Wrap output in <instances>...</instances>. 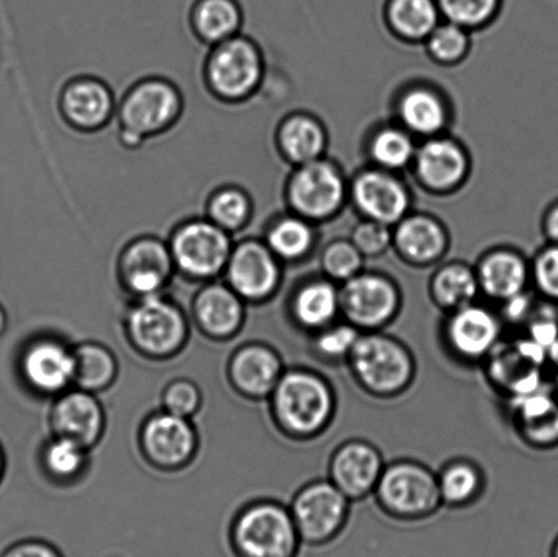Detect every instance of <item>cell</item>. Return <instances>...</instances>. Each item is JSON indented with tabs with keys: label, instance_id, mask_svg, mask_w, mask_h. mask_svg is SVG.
Returning <instances> with one entry per match:
<instances>
[{
	"label": "cell",
	"instance_id": "cell-47",
	"mask_svg": "<svg viewBox=\"0 0 558 557\" xmlns=\"http://www.w3.org/2000/svg\"><path fill=\"white\" fill-rule=\"evenodd\" d=\"M464 47H466V38L456 26L440 27L430 38L432 52L440 59H456L463 52Z\"/></svg>",
	"mask_w": 558,
	"mask_h": 557
},
{
	"label": "cell",
	"instance_id": "cell-55",
	"mask_svg": "<svg viewBox=\"0 0 558 557\" xmlns=\"http://www.w3.org/2000/svg\"><path fill=\"white\" fill-rule=\"evenodd\" d=\"M551 385H554L555 390L558 392V368L555 370L554 380H551Z\"/></svg>",
	"mask_w": 558,
	"mask_h": 557
},
{
	"label": "cell",
	"instance_id": "cell-45",
	"mask_svg": "<svg viewBox=\"0 0 558 557\" xmlns=\"http://www.w3.org/2000/svg\"><path fill=\"white\" fill-rule=\"evenodd\" d=\"M441 8L458 24L474 25L488 19L496 0H440Z\"/></svg>",
	"mask_w": 558,
	"mask_h": 557
},
{
	"label": "cell",
	"instance_id": "cell-39",
	"mask_svg": "<svg viewBox=\"0 0 558 557\" xmlns=\"http://www.w3.org/2000/svg\"><path fill=\"white\" fill-rule=\"evenodd\" d=\"M85 450L76 441L57 436L44 451V463L54 477L70 479L84 468Z\"/></svg>",
	"mask_w": 558,
	"mask_h": 557
},
{
	"label": "cell",
	"instance_id": "cell-18",
	"mask_svg": "<svg viewBox=\"0 0 558 557\" xmlns=\"http://www.w3.org/2000/svg\"><path fill=\"white\" fill-rule=\"evenodd\" d=\"M510 414L519 438L534 450L558 446V395L543 389L511 403Z\"/></svg>",
	"mask_w": 558,
	"mask_h": 557
},
{
	"label": "cell",
	"instance_id": "cell-28",
	"mask_svg": "<svg viewBox=\"0 0 558 557\" xmlns=\"http://www.w3.org/2000/svg\"><path fill=\"white\" fill-rule=\"evenodd\" d=\"M437 484L442 506L464 509L483 496L485 476L477 463L466 458H457L440 469L437 473Z\"/></svg>",
	"mask_w": 558,
	"mask_h": 557
},
{
	"label": "cell",
	"instance_id": "cell-4",
	"mask_svg": "<svg viewBox=\"0 0 558 557\" xmlns=\"http://www.w3.org/2000/svg\"><path fill=\"white\" fill-rule=\"evenodd\" d=\"M374 498L386 516L403 522L428 520L442 507L437 473L414 460L386 463Z\"/></svg>",
	"mask_w": 558,
	"mask_h": 557
},
{
	"label": "cell",
	"instance_id": "cell-5",
	"mask_svg": "<svg viewBox=\"0 0 558 557\" xmlns=\"http://www.w3.org/2000/svg\"><path fill=\"white\" fill-rule=\"evenodd\" d=\"M264 76V58L256 43L242 35L210 47L204 63V82L216 100L239 106L248 100Z\"/></svg>",
	"mask_w": 558,
	"mask_h": 557
},
{
	"label": "cell",
	"instance_id": "cell-1",
	"mask_svg": "<svg viewBox=\"0 0 558 557\" xmlns=\"http://www.w3.org/2000/svg\"><path fill=\"white\" fill-rule=\"evenodd\" d=\"M270 398L278 427L295 440L319 438L336 417V391L330 380L314 370L284 371Z\"/></svg>",
	"mask_w": 558,
	"mask_h": 557
},
{
	"label": "cell",
	"instance_id": "cell-14",
	"mask_svg": "<svg viewBox=\"0 0 558 557\" xmlns=\"http://www.w3.org/2000/svg\"><path fill=\"white\" fill-rule=\"evenodd\" d=\"M118 267L124 286L141 298L160 294L177 270L168 242L155 234L131 239L120 251Z\"/></svg>",
	"mask_w": 558,
	"mask_h": 557
},
{
	"label": "cell",
	"instance_id": "cell-53",
	"mask_svg": "<svg viewBox=\"0 0 558 557\" xmlns=\"http://www.w3.org/2000/svg\"><path fill=\"white\" fill-rule=\"evenodd\" d=\"M548 365L558 368V341L548 349Z\"/></svg>",
	"mask_w": 558,
	"mask_h": 557
},
{
	"label": "cell",
	"instance_id": "cell-30",
	"mask_svg": "<svg viewBox=\"0 0 558 557\" xmlns=\"http://www.w3.org/2000/svg\"><path fill=\"white\" fill-rule=\"evenodd\" d=\"M253 209V199L242 185L222 184L207 196L205 217L233 237L248 226Z\"/></svg>",
	"mask_w": 558,
	"mask_h": 557
},
{
	"label": "cell",
	"instance_id": "cell-9",
	"mask_svg": "<svg viewBox=\"0 0 558 557\" xmlns=\"http://www.w3.org/2000/svg\"><path fill=\"white\" fill-rule=\"evenodd\" d=\"M485 374L507 400L529 395L548 384L544 370L548 365V349L522 336L505 341L486 358Z\"/></svg>",
	"mask_w": 558,
	"mask_h": 557
},
{
	"label": "cell",
	"instance_id": "cell-41",
	"mask_svg": "<svg viewBox=\"0 0 558 557\" xmlns=\"http://www.w3.org/2000/svg\"><path fill=\"white\" fill-rule=\"evenodd\" d=\"M524 336L549 349L558 341V304L546 302L537 304L532 318L523 327Z\"/></svg>",
	"mask_w": 558,
	"mask_h": 557
},
{
	"label": "cell",
	"instance_id": "cell-52",
	"mask_svg": "<svg viewBox=\"0 0 558 557\" xmlns=\"http://www.w3.org/2000/svg\"><path fill=\"white\" fill-rule=\"evenodd\" d=\"M10 318L8 308L3 304L2 300H0V338L5 335V331L9 330Z\"/></svg>",
	"mask_w": 558,
	"mask_h": 557
},
{
	"label": "cell",
	"instance_id": "cell-54",
	"mask_svg": "<svg viewBox=\"0 0 558 557\" xmlns=\"http://www.w3.org/2000/svg\"><path fill=\"white\" fill-rule=\"evenodd\" d=\"M550 557H558V534L557 537L555 538L554 544H551Z\"/></svg>",
	"mask_w": 558,
	"mask_h": 557
},
{
	"label": "cell",
	"instance_id": "cell-33",
	"mask_svg": "<svg viewBox=\"0 0 558 557\" xmlns=\"http://www.w3.org/2000/svg\"><path fill=\"white\" fill-rule=\"evenodd\" d=\"M74 354V382L81 390L106 389L117 376V360L107 348L97 343H84Z\"/></svg>",
	"mask_w": 558,
	"mask_h": 557
},
{
	"label": "cell",
	"instance_id": "cell-50",
	"mask_svg": "<svg viewBox=\"0 0 558 557\" xmlns=\"http://www.w3.org/2000/svg\"><path fill=\"white\" fill-rule=\"evenodd\" d=\"M5 472H8V449L3 440L0 439V485H2Z\"/></svg>",
	"mask_w": 558,
	"mask_h": 557
},
{
	"label": "cell",
	"instance_id": "cell-21",
	"mask_svg": "<svg viewBox=\"0 0 558 557\" xmlns=\"http://www.w3.org/2000/svg\"><path fill=\"white\" fill-rule=\"evenodd\" d=\"M295 210L308 217H325L342 201V182L325 164H308L300 169L289 189Z\"/></svg>",
	"mask_w": 558,
	"mask_h": 557
},
{
	"label": "cell",
	"instance_id": "cell-16",
	"mask_svg": "<svg viewBox=\"0 0 558 557\" xmlns=\"http://www.w3.org/2000/svg\"><path fill=\"white\" fill-rule=\"evenodd\" d=\"M226 273L229 287L253 302L271 298L281 280L277 256L266 243L251 239L233 245Z\"/></svg>",
	"mask_w": 558,
	"mask_h": 557
},
{
	"label": "cell",
	"instance_id": "cell-19",
	"mask_svg": "<svg viewBox=\"0 0 558 557\" xmlns=\"http://www.w3.org/2000/svg\"><path fill=\"white\" fill-rule=\"evenodd\" d=\"M142 444L153 462L173 468L182 465L193 457L196 436L189 419L166 412L157 414L146 423Z\"/></svg>",
	"mask_w": 558,
	"mask_h": 557
},
{
	"label": "cell",
	"instance_id": "cell-29",
	"mask_svg": "<svg viewBox=\"0 0 558 557\" xmlns=\"http://www.w3.org/2000/svg\"><path fill=\"white\" fill-rule=\"evenodd\" d=\"M429 292L435 307L445 314L477 302L481 294L477 275L463 265H450L437 271Z\"/></svg>",
	"mask_w": 558,
	"mask_h": 557
},
{
	"label": "cell",
	"instance_id": "cell-37",
	"mask_svg": "<svg viewBox=\"0 0 558 557\" xmlns=\"http://www.w3.org/2000/svg\"><path fill=\"white\" fill-rule=\"evenodd\" d=\"M402 117L410 129L429 134L445 123V111L439 100L428 92L410 93L402 102Z\"/></svg>",
	"mask_w": 558,
	"mask_h": 557
},
{
	"label": "cell",
	"instance_id": "cell-23",
	"mask_svg": "<svg viewBox=\"0 0 558 557\" xmlns=\"http://www.w3.org/2000/svg\"><path fill=\"white\" fill-rule=\"evenodd\" d=\"M289 311L294 324L310 335L336 324L341 319L337 283L330 280L304 283L290 300Z\"/></svg>",
	"mask_w": 558,
	"mask_h": 557
},
{
	"label": "cell",
	"instance_id": "cell-24",
	"mask_svg": "<svg viewBox=\"0 0 558 557\" xmlns=\"http://www.w3.org/2000/svg\"><path fill=\"white\" fill-rule=\"evenodd\" d=\"M189 20L196 40L210 48L242 33L244 13L240 0H194Z\"/></svg>",
	"mask_w": 558,
	"mask_h": 557
},
{
	"label": "cell",
	"instance_id": "cell-42",
	"mask_svg": "<svg viewBox=\"0 0 558 557\" xmlns=\"http://www.w3.org/2000/svg\"><path fill=\"white\" fill-rule=\"evenodd\" d=\"M533 281L545 302L558 304V244L539 254L533 267Z\"/></svg>",
	"mask_w": 558,
	"mask_h": 557
},
{
	"label": "cell",
	"instance_id": "cell-27",
	"mask_svg": "<svg viewBox=\"0 0 558 557\" xmlns=\"http://www.w3.org/2000/svg\"><path fill=\"white\" fill-rule=\"evenodd\" d=\"M354 194L361 209L380 222L396 221L407 210L408 198L401 184L385 174H364L355 184Z\"/></svg>",
	"mask_w": 558,
	"mask_h": 557
},
{
	"label": "cell",
	"instance_id": "cell-31",
	"mask_svg": "<svg viewBox=\"0 0 558 557\" xmlns=\"http://www.w3.org/2000/svg\"><path fill=\"white\" fill-rule=\"evenodd\" d=\"M418 171L432 187H450L462 178L464 171L462 153L450 142H430L420 152Z\"/></svg>",
	"mask_w": 558,
	"mask_h": 557
},
{
	"label": "cell",
	"instance_id": "cell-20",
	"mask_svg": "<svg viewBox=\"0 0 558 557\" xmlns=\"http://www.w3.org/2000/svg\"><path fill=\"white\" fill-rule=\"evenodd\" d=\"M53 433L87 449L96 444L104 429L100 402L92 392L81 390L60 397L52 409Z\"/></svg>",
	"mask_w": 558,
	"mask_h": 557
},
{
	"label": "cell",
	"instance_id": "cell-25",
	"mask_svg": "<svg viewBox=\"0 0 558 557\" xmlns=\"http://www.w3.org/2000/svg\"><path fill=\"white\" fill-rule=\"evenodd\" d=\"M195 315L202 329L210 336H232L242 326L244 318L242 298L231 287L211 283L196 296Z\"/></svg>",
	"mask_w": 558,
	"mask_h": 557
},
{
	"label": "cell",
	"instance_id": "cell-26",
	"mask_svg": "<svg viewBox=\"0 0 558 557\" xmlns=\"http://www.w3.org/2000/svg\"><path fill=\"white\" fill-rule=\"evenodd\" d=\"M475 275L481 294L499 304L527 291L530 273L526 264L507 251L492 254L481 262Z\"/></svg>",
	"mask_w": 558,
	"mask_h": 557
},
{
	"label": "cell",
	"instance_id": "cell-46",
	"mask_svg": "<svg viewBox=\"0 0 558 557\" xmlns=\"http://www.w3.org/2000/svg\"><path fill=\"white\" fill-rule=\"evenodd\" d=\"M537 307V300L527 291L500 303L499 315L505 326L524 327Z\"/></svg>",
	"mask_w": 558,
	"mask_h": 557
},
{
	"label": "cell",
	"instance_id": "cell-10",
	"mask_svg": "<svg viewBox=\"0 0 558 557\" xmlns=\"http://www.w3.org/2000/svg\"><path fill=\"white\" fill-rule=\"evenodd\" d=\"M341 319L361 332L383 331L398 318L402 294L388 278L359 273L339 288Z\"/></svg>",
	"mask_w": 558,
	"mask_h": 557
},
{
	"label": "cell",
	"instance_id": "cell-11",
	"mask_svg": "<svg viewBox=\"0 0 558 557\" xmlns=\"http://www.w3.org/2000/svg\"><path fill=\"white\" fill-rule=\"evenodd\" d=\"M499 311L477 302L446 314L441 337L448 353L461 363L483 364L502 340Z\"/></svg>",
	"mask_w": 558,
	"mask_h": 557
},
{
	"label": "cell",
	"instance_id": "cell-40",
	"mask_svg": "<svg viewBox=\"0 0 558 557\" xmlns=\"http://www.w3.org/2000/svg\"><path fill=\"white\" fill-rule=\"evenodd\" d=\"M361 253L353 245L338 243L328 247L323 254L322 267L328 280L332 282H347L361 273Z\"/></svg>",
	"mask_w": 558,
	"mask_h": 557
},
{
	"label": "cell",
	"instance_id": "cell-43",
	"mask_svg": "<svg viewBox=\"0 0 558 557\" xmlns=\"http://www.w3.org/2000/svg\"><path fill=\"white\" fill-rule=\"evenodd\" d=\"M412 153V142L398 131H385L375 140L374 156L387 167L404 166Z\"/></svg>",
	"mask_w": 558,
	"mask_h": 557
},
{
	"label": "cell",
	"instance_id": "cell-36",
	"mask_svg": "<svg viewBox=\"0 0 558 557\" xmlns=\"http://www.w3.org/2000/svg\"><path fill=\"white\" fill-rule=\"evenodd\" d=\"M266 244L278 259L295 261L310 250L311 232L303 221L284 218L267 233Z\"/></svg>",
	"mask_w": 558,
	"mask_h": 557
},
{
	"label": "cell",
	"instance_id": "cell-34",
	"mask_svg": "<svg viewBox=\"0 0 558 557\" xmlns=\"http://www.w3.org/2000/svg\"><path fill=\"white\" fill-rule=\"evenodd\" d=\"M279 144L290 160L310 162L322 149V131L311 119L293 118L279 131Z\"/></svg>",
	"mask_w": 558,
	"mask_h": 557
},
{
	"label": "cell",
	"instance_id": "cell-49",
	"mask_svg": "<svg viewBox=\"0 0 558 557\" xmlns=\"http://www.w3.org/2000/svg\"><path fill=\"white\" fill-rule=\"evenodd\" d=\"M0 557H63L52 544L43 540L26 538L11 543L0 550Z\"/></svg>",
	"mask_w": 558,
	"mask_h": 557
},
{
	"label": "cell",
	"instance_id": "cell-7",
	"mask_svg": "<svg viewBox=\"0 0 558 557\" xmlns=\"http://www.w3.org/2000/svg\"><path fill=\"white\" fill-rule=\"evenodd\" d=\"M168 245L174 269L196 280H209L226 271L234 243L231 233L204 216L180 221Z\"/></svg>",
	"mask_w": 558,
	"mask_h": 557
},
{
	"label": "cell",
	"instance_id": "cell-44",
	"mask_svg": "<svg viewBox=\"0 0 558 557\" xmlns=\"http://www.w3.org/2000/svg\"><path fill=\"white\" fill-rule=\"evenodd\" d=\"M201 392L193 382L177 380L167 387L163 392V407L168 413L189 419L198 411Z\"/></svg>",
	"mask_w": 558,
	"mask_h": 557
},
{
	"label": "cell",
	"instance_id": "cell-12",
	"mask_svg": "<svg viewBox=\"0 0 558 557\" xmlns=\"http://www.w3.org/2000/svg\"><path fill=\"white\" fill-rule=\"evenodd\" d=\"M60 117L70 129L93 134L107 129L117 114L118 100L106 81L78 75L65 82L59 92Z\"/></svg>",
	"mask_w": 558,
	"mask_h": 557
},
{
	"label": "cell",
	"instance_id": "cell-6",
	"mask_svg": "<svg viewBox=\"0 0 558 557\" xmlns=\"http://www.w3.org/2000/svg\"><path fill=\"white\" fill-rule=\"evenodd\" d=\"M231 544L238 557H299L303 542L287 507L260 501L236 518Z\"/></svg>",
	"mask_w": 558,
	"mask_h": 557
},
{
	"label": "cell",
	"instance_id": "cell-17",
	"mask_svg": "<svg viewBox=\"0 0 558 557\" xmlns=\"http://www.w3.org/2000/svg\"><path fill=\"white\" fill-rule=\"evenodd\" d=\"M16 368L33 390L54 395L74 380V354L57 341L38 340L20 352Z\"/></svg>",
	"mask_w": 558,
	"mask_h": 557
},
{
	"label": "cell",
	"instance_id": "cell-8",
	"mask_svg": "<svg viewBox=\"0 0 558 557\" xmlns=\"http://www.w3.org/2000/svg\"><path fill=\"white\" fill-rule=\"evenodd\" d=\"M350 501L330 480H315L295 493L290 514L301 542L310 547H325L341 536L348 525Z\"/></svg>",
	"mask_w": 558,
	"mask_h": 557
},
{
	"label": "cell",
	"instance_id": "cell-32",
	"mask_svg": "<svg viewBox=\"0 0 558 557\" xmlns=\"http://www.w3.org/2000/svg\"><path fill=\"white\" fill-rule=\"evenodd\" d=\"M402 254L417 265H428L439 258L445 250V237L435 222L426 218H412L402 223L397 233Z\"/></svg>",
	"mask_w": 558,
	"mask_h": 557
},
{
	"label": "cell",
	"instance_id": "cell-51",
	"mask_svg": "<svg viewBox=\"0 0 558 557\" xmlns=\"http://www.w3.org/2000/svg\"><path fill=\"white\" fill-rule=\"evenodd\" d=\"M548 232L550 238L558 242V206L550 213L548 218Z\"/></svg>",
	"mask_w": 558,
	"mask_h": 557
},
{
	"label": "cell",
	"instance_id": "cell-13",
	"mask_svg": "<svg viewBox=\"0 0 558 557\" xmlns=\"http://www.w3.org/2000/svg\"><path fill=\"white\" fill-rule=\"evenodd\" d=\"M131 340L142 352L167 356L178 351L187 337V324L177 305L156 296L142 298L129 316Z\"/></svg>",
	"mask_w": 558,
	"mask_h": 557
},
{
	"label": "cell",
	"instance_id": "cell-3",
	"mask_svg": "<svg viewBox=\"0 0 558 557\" xmlns=\"http://www.w3.org/2000/svg\"><path fill=\"white\" fill-rule=\"evenodd\" d=\"M347 364L360 389L377 400L404 395L417 375L413 352L385 331L361 332Z\"/></svg>",
	"mask_w": 558,
	"mask_h": 557
},
{
	"label": "cell",
	"instance_id": "cell-38",
	"mask_svg": "<svg viewBox=\"0 0 558 557\" xmlns=\"http://www.w3.org/2000/svg\"><path fill=\"white\" fill-rule=\"evenodd\" d=\"M391 16L397 29L412 37L425 36L436 24V9L432 0H396Z\"/></svg>",
	"mask_w": 558,
	"mask_h": 557
},
{
	"label": "cell",
	"instance_id": "cell-15",
	"mask_svg": "<svg viewBox=\"0 0 558 557\" xmlns=\"http://www.w3.org/2000/svg\"><path fill=\"white\" fill-rule=\"evenodd\" d=\"M385 468V457L375 445L350 439L333 450L327 479L353 504L374 495Z\"/></svg>",
	"mask_w": 558,
	"mask_h": 557
},
{
	"label": "cell",
	"instance_id": "cell-35",
	"mask_svg": "<svg viewBox=\"0 0 558 557\" xmlns=\"http://www.w3.org/2000/svg\"><path fill=\"white\" fill-rule=\"evenodd\" d=\"M360 336L361 331L353 325L339 319L312 335V352L326 363H347Z\"/></svg>",
	"mask_w": 558,
	"mask_h": 557
},
{
	"label": "cell",
	"instance_id": "cell-48",
	"mask_svg": "<svg viewBox=\"0 0 558 557\" xmlns=\"http://www.w3.org/2000/svg\"><path fill=\"white\" fill-rule=\"evenodd\" d=\"M388 243H390V234L380 223H364L354 233V247L361 254H380L387 249Z\"/></svg>",
	"mask_w": 558,
	"mask_h": 557
},
{
	"label": "cell",
	"instance_id": "cell-2",
	"mask_svg": "<svg viewBox=\"0 0 558 557\" xmlns=\"http://www.w3.org/2000/svg\"><path fill=\"white\" fill-rule=\"evenodd\" d=\"M184 107L183 93L173 81L163 76L136 81L118 101L114 122L120 145L136 150L168 133L183 118Z\"/></svg>",
	"mask_w": 558,
	"mask_h": 557
},
{
	"label": "cell",
	"instance_id": "cell-22",
	"mask_svg": "<svg viewBox=\"0 0 558 557\" xmlns=\"http://www.w3.org/2000/svg\"><path fill=\"white\" fill-rule=\"evenodd\" d=\"M284 373L281 358L265 346H250L234 354L231 364L233 384L244 396L270 397Z\"/></svg>",
	"mask_w": 558,
	"mask_h": 557
}]
</instances>
